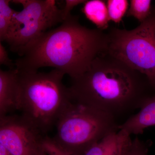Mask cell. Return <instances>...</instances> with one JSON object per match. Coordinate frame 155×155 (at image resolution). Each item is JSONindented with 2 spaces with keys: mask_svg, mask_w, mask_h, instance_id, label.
<instances>
[{
  "mask_svg": "<svg viewBox=\"0 0 155 155\" xmlns=\"http://www.w3.org/2000/svg\"><path fill=\"white\" fill-rule=\"evenodd\" d=\"M72 81L68 88L73 102L103 111L117 121L140 110L154 95L144 75L106 52Z\"/></svg>",
  "mask_w": 155,
  "mask_h": 155,
  "instance_id": "obj_1",
  "label": "cell"
},
{
  "mask_svg": "<svg viewBox=\"0 0 155 155\" xmlns=\"http://www.w3.org/2000/svg\"><path fill=\"white\" fill-rule=\"evenodd\" d=\"M108 41L107 34L87 28L81 24L78 16L71 15L26 48L15 61V68L18 72H36L42 67H53L74 79L106 52Z\"/></svg>",
  "mask_w": 155,
  "mask_h": 155,
  "instance_id": "obj_2",
  "label": "cell"
},
{
  "mask_svg": "<svg viewBox=\"0 0 155 155\" xmlns=\"http://www.w3.org/2000/svg\"><path fill=\"white\" fill-rule=\"evenodd\" d=\"M20 85L19 110L46 134L73 102L63 82L64 72L17 71Z\"/></svg>",
  "mask_w": 155,
  "mask_h": 155,
  "instance_id": "obj_3",
  "label": "cell"
},
{
  "mask_svg": "<svg viewBox=\"0 0 155 155\" xmlns=\"http://www.w3.org/2000/svg\"><path fill=\"white\" fill-rule=\"evenodd\" d=\"M119 125L115 118L103 111L72 102L58 120L52 139L66 151L84 155L92 146L118 132Z\"/></svg>",
  "mask_w": 155,
  "mask_h": 155,
  "instance_id": "obj_4",
  "label": "cell"
},
{
  "mask_svg": "<svg viewBox=\"0 0 155 155\" xmlns=\"http://www.w3.org/2000/svg\"><path fill=\"white\" fill-rule=\"evenodd\" d=\"M106 52L144 75L155 91V9L132 30L112 27Z\"/></svg>",
  "mask_w": 155,
  "mask_h": 155,
  "instance_id": "obj_5",
  "label": "cell"
},
{
  "mask_svg": "<svg viewBox=\"0 0 155 155\" xmlns=\"http://www.w3.org/2000/svg\"><path fill=\"white\" fill-rule=\"evenodd\" d=\"M22 10L15 12L6 41L19 57L26 48L49 28L64 21L62 10L54 0H13Z\"/></svg>",
  "mask_w": 155,
  "mask_h": 155,
  "instance_id": "obj_6",
  "label": "cell"
},
{
  "mask_svg": "<svg viewBox=\"0 0 155 155\" xmlns=\"http://www.w3.org/2000/svg\"><path fill=\"white\" fill-rule=\"evenodd\" d=\"M46 136L22 115L0 117V144L11 155H38Z\"/></svg>",
  "mask_w": 155,
  "mask_h": 155,
  "instance_id": "obj_7",
  "label": "cell"
},
{
  "mask_svg": "<svg viewBox=\"0 0 155 155\" xmlns=\"http://www.w3.org/2000/svg\"><path fill=\"white\" fill-rule=\"evenodd\" d=\"M20 85L16 68L0 70V117L19 110Z\"/></svg>",
  "mask_w": 155,
  "mask_h": 155,
  "instance_id": "obj_8",
  "label": "cell"
},
{
  "mask_svg": "<svg viewBox=\"0 0 155 155\" xmlns=\"http://www.w3.org/2000/svg\"><path fill=\"white\" fill-rule=\"evenodd\" d=\"M155 125V94L146 100L138 113L134 114L119 126L129 135L142 134L148 127Z\"/></svg>",
  "mask_w": 155,
  "mask_h": 155,
  "instance_id": "obj_9",
  "label": "cell"
},
{
  "mask_svg": "<svg viewBox=\"0 0 155 155\" xmlns=\"http://www.w3.org/2000/svg\"><path fill=\"white\" fill-rule=\"evenodd\" d=\"M131 140L128 134L119 130L92 146L84 155H124Z\"/></svg>",
  "mask_w": 155,
  "mask_h": 155,
  "instance_id": "obj_10",
  "label": "cell"
},
{
  "mask_svg": "<svg viewBox=\"0 0 155 155\" xmlns=\"http://www.w3.org/2000/svg\"><path fill=\"white\" fill-rule=\"evenodd\" d=\"M81 11L97 28L103 31L109 28L110 22L107 2L103 0H87L83 4Z\"/></svg>",
  "mask_w": 155,
  "mask_h": 155,
  "instance_id": "obj_11",
  "label": "cell"
},
{
  "mask_svg": "<svg viewBox=\"0 0 155 155\" xmlns=\"http://www.w3.org/2000/svg\"><path fill=\"white\" fill-rule=\"evenodd\" d=\"M10 0H0V41H6L12 18L16 11L10 5Z\"/></svg>",
  "mask_w": 155,
  "mask_h": 155,
  "instance_id": "obj_12",
  "label": "cell"
},
{
  "mask_svg": "<svg viewBox=\"0 0 155 155\" xmlns=\"http://www.w3.org/2000/svg\"><path fill=\"white\" fill-rule=\"evenodd\" d=\"M151 3L150 0H130L126 15L134 17L141 23L147 19L152 13Z\"/></svg>",
  "mask_w": 155,
  "mask_h": 155,
  "instance_id": "obj_13",
  "label": "cell"
},
{
  "mask_svg": "<svg viewBox=\"0 0 155 155\" xmlns=\"http://www.w3.org/2000/svg\"><path fill=\"white\" fill-rule=\"evenodd\" d=\"M107 8L110 21L119 24L128 11V1L127 0H108Z\"/></svg>",
  "mask_w": 155,
  "mask_h": 155,
  "instance_id": "obj_14",
  "label": "cell"
},
{
  "mask_svg": "<svg viewBox=\"0 0 155 155\" xmlns=\"http://www.w3.org/2000/svg\"><path fill=\"white\" fill-rule=\"evenodd\" d=\"M148 150L147 144L136 137L127 146L125 155H148Z\"/></svg>",
  "mask_w": 155,
  "mask_h": 155,
  "instance_id": "obj_15",
  "label": "cell"
},
{
  "mask_svg": "<svg viewBox=\"0 0 155 155\" xmlns=\"http://www.w3.org/2000/svg\"><path fill=\"white\" fill-rule=\"evenodd\" d=\"M42 150L48 155H75L60 147L48 136L45 137L42 146Z\"/></svg>",
  "mask_w": 155,
  "mask_h": 155,
  "instance_id": "obj_16",
  "label": "cell"
},
{
  "mask_svg": "<svg viewBox=\"0 0 155 155\" xmlns=\"http://www.w3.org/2000/svg\"><path fill=\"white\" fill-rule=\"evenodd\" d=\"M86 0H66L65 5L62 10L64 21L71 15V12L74 7L80 4H84Z\"/></svg>",
  "mask_w": 155,
  "mask_h": 155,
  "instance_id": "obj_17",
  "label": "cell"
},
{
  "mask_svg": "<svg viewBox=\"0 0 155 155\" xmlns=\"http://www.w3.org/2000/svg\"><path fill=\"white\" fill-rule=\"evenodd\" d=\"M0 64L8 67L9 69H14L15 63L9 58L8 54L2 42L0 43Z\"/></svg>",
  "mask_w": 155,
  "mask_h": 155,
  "instance_id": "obj_18",
  "label": "cell"
},
{
  "mask_svg": "<svg viewBox=\"0 0 155 155\" xmlns=\"http://www.w3.org/2000/svg\"><path fill=\"white\" fill-rule=\"evenodd\" d=\"M0 155H11L2 145L0 144Z\"/></svg>",
  "mask_w": 155,
  "mask_h": 155,
  "instance_id": "obj_19",
  "label": "cell"
},
{
  "mask_svg": "<svg viewBox=\"0 0 155 155\" xmlns=\"http://www.w3.org/2000/svg\"><path fill=\"white\" fill-rule=\"evenodd\" d=\"M38 155H48L46 153H45V152L43 150H42L41 151V152Z\"/></svg>",
  "mask_w": 155,
  "mask_h": 155,
  "instance_id": "obj_20",
  "label": "cell"
},
{
  "mask_svg": "<svg viewBox=\"0 0 155 155\" xmlns=\"http://www.w3.org/2000/svg\"><path fill=\"white\" fill-rule=\"evenodd\" d=\"M124 155H125V154H124Z\"/></svg>",
  "mask_w": 155,
  "mask_h": 155,
  "instance_id": "obj_21",
  "label": "cell"
}]
</instances>
